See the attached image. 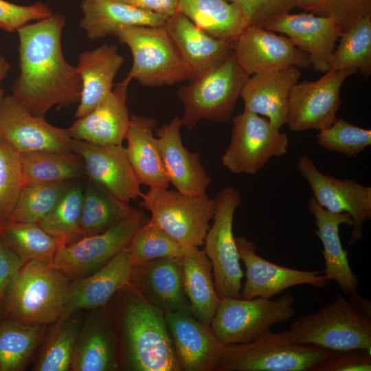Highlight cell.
Returning <instances> with one entry per match:
<instances>
[{
    "instance_id": "7c38bea8",
    "label": "cell",
    "mask_w": 371,
    "mask_h": 371,
    "mask_svg": "<svg viewBox=\"0 0 371 371\" xmlns=\"http://www.w3.org/2000/svg\"><path fill=\"white\" fill-rule=\"evenodd\" d=\"M222 165L234 174L256 175L273 157L286 153L289 140L265 117L244 110L233 118Z\"/></svg>"
},
{
    "instance_id": "484cf974",
    "label": "cell",
    "mask_w": 371,
    "mask_h": 371,
    "mask_svg": "<svg viewBox=\"0 0 371 371\" xmlns=\"http://www.w3.org/2000/svg\"><path fill=\"white\" fill-rule=\"evenodd\" d=\"M300 75L299 68L293 66L249 76L240 96L244 110L266 117L280 129L287 122L289 94Z\"/></svg>"
},
{
    "instance_id": "816d5d0a",
    "label": "cell",
    "mask_w": 371,
    "mask_h": 371,
    "mask_svg": "<svg viewBox=\"0 0 371 371\" xmlns=\"http://www.w3.org/2000/svg\"><path fill=\"white\" fill-rule=\"evenodd\" d=\"M350 294L348 301L353 309L358 313L371 319V302L363 297L356 291Z\"/></svg>"
},
{
    "instance_id": "7a4b0ae2",
    "label": "cell",
    "mask_w": 371,
    "mask_h": 371,
    "mask_svg": "<svg viewBox=\"0 0 371 371\" xmlns=\"http://www.w3.org/2000/svg\"><path fill=\"white\" fill-rule=\"evenodd\" d=\"M120 351L121 370L181 371L164 313L130 284L108 303Z\"/></svg>"
},
{
    "instance_id": "44dd1931",
    "label": "cell",
    "mask_w": 371,
    "mask_h": 371,
    "mask_svg": "<svg viewBox=\"0 0 371 371\" xmlns=\"http://www.w3.org/2000/svg\"><path fill=\"white\" fill-rule=\"evenodd\" d=\"M132 267L127 247L93 273L69 280L60 318L108 304L130 283Z\"/></svg>"
},
{
    "instance_id": "bcb514c9",
    "label": "cell",
    "mask_w": 371,
    "mask_h": 371,
    "mask_svg": "<svg viewBox=\"0 0 371 371\" xmlns=\"http://www.w3.org/2000/svg\"><path fill=\"white\" fill-rule=\"evenodd\" d=\"M244 13L249 25L267 29L282 19L295 8L300 0H227Z\"/></svg>"
},
{
    "instance_id": "8d00e7d4",
    "label": "cell",
    "mask_w": 371,
    "mask_h": 371,
    "mask_svg": "<svg viewBox=\"0 0 371 371\" xmlns=\"http://www.w3.org/2000/svg\"><path fill=\"white\" fill-rule=\"evenodd\" d=\"M83 311L58 318L47 326L34 371H69Z\"/></svg>"
},
{
    "instance_id": "ac0fdd59",
    "label": "cell",
    "mask_w": 371,
    "mask_h": 371,
    "mask_svg": "<svg viewBox=\"0 0 371 371\" xmlns=\"http://www.w3.org/2000/svg\"><path fill=\"white\" fill-rule=\"evenodd\" d=\"M86 311L75 341L69 371L121 370L120 346L108 304Z\"/></svg>"
},
{
    "instance_id": "cb8c5ba5",
    "label": "cell",
    "mask_w": 371,
    "mask_h": 371,
    "mask_svg": "<svg viewBox=\"0 0 371 371\" xmlns=\"http://www.w3.org/2000/svg\"><path fill=\"white\" fill-rule=\"evenodd\" d=\"M178 116L155 129L161 160L170 183L178 192L190 196L206 194L211 178L200 162L198 153L189 151L181 137Z\"/></svg>"
},
{
    "instance_id": "4dcf8cb0",
    "label": "cell",
    "mask_w": 371,
    "mask_h": 371,
    "mask_svg": "<svg viewBox=\"0 0 371 371\" xmlns=\"http://www.w3.org/2000/svg\"><path fill=\"white\" fill-rule=\"evenodd\" d=\"M79 26L91 41L114 35L128 26L164 25L166 17L144 11L117 0H81Z\"/></svg>"
},
{
    "instance_id": "ffe728a7",
    "label": "cell",
    "mask_w": 371,
    "mask_h": 371,
    "mask_svg": "<svg viewBox=\"0 0 371 371\" xmlns=\"http://www.w3.org/2000/svg\"><path fill=\"white\" fill-rule=\"evenodd\" d=\"M72 151L82 160L86 175L120 200L141 197L140 183L122 144L98 146L73 139Z\"/></svg>"
},
{
    "instance_id": "ab89813d",
    "label": "cell",
    "mask_w": 371,
    "mask_h": 371,
    "mask_svg": "<svg viewBox=\"0 0 371 371\" xmlns=\"http://www.w3.org/2000/svg\"><path fill=\"white\" fill-rule=\"evenodd\" d=\"M83 190L70 185L49 213L38 223L58 246L67 245L82 238L80 230Z\"/></svg>"
},
{
    "instance_id": "f907efd6",
    "label": "cell",
    "mask_w": 371,
    "mask_h": 371,
    "mask_svg": "<svg viewBox=\"0 0 371 371\" xmlns=\"http://www.w3.org/2000/svg\"><path fill=\"white\" fill-rule=\"evenodd\" d=\"M137 9L168 18L178 12V0H117Z\"/></svg>"
},
{
    "instance_id": "d6986e66",
    "label": "cell",
    "mask_w": 371,
    "mask_h": 371,
    "mask_svg": "<svg viewBox=\"0 0 371 371\" xmlns=\"http://www.w3.org/2000/svg\"><path fill=\"white\" fill-rule=\"evenodd\" d=\"M234 53L238 64L249 76L293 66L301 69L311 66L309 56L296 47L286 36L277 35L254 25H248L235 40Z\"/></svg>"
},
{
    "instance_id": "f6af8a7d",
    "label": "cell",
    "mask_w": 371,
    "mask_h": 371,
    "mask_svg": "<svg viewBox=\"0 0 371 371\" xmlns=\"http://www.w3.org/2000/svg\"><path fill=\"white\" fill-rule=\"evenodd\" d=\"M298 8L333 19L341 33L361 18L371 15V0H300Z\"/></svg>"
},
{
    "instance_id": "d590c367",
    "label": "cell",
    "mask_w": 371,
    "mask_h": 371,
    "mask_svg": "<svg viewBox=\"0 0 371 371\" xmlns=\"http://www.w3.org/2000/svg\"><path fill=\"white\" fill-rule=\"evenodd\" d=\"M47 328V325H26L1 317L0 371L25 370Z\"/></svg>"
},
{
    "instance_id": "60d3db41",
    "label": "cell",
    "mask_w": 371,
    "mask_h": 371,
    "mask_svg": "<svg viewBox=\"0 0 371 371\" xmlns=\"http://www.w3.org/2000/svg\"><path fill=\"white\" fill-rule=\"evenodd\" d=\"M69 186V182L25 186L8 221L39 223L54 207Z\"/></svg>"
},
{
    "instance_id": "4fadbf2b",
    "label": "cell",
    "mask_w": 371,
    "mask_h": 371,
    "mask_svg": "<svg viewBox=\"0 0 371 371\" xmlns=\"http://www.w3.org/2000/svg\"><path fill=\"white\" fill-rule=\"evenodd\" d=\"M296 166L321 207L333 213H348L351 216L353 224L348 245L361 239L364 224L371 218V187L352 179H338L324 175L306 155L299 157Z\"/></svg>"
},
{
    "instance_id": "d6a6232c",
    "label": "cell",
    "mask_w": 371,
    "mask_h": 371,
    "mask_svg": "<svg viewBox=\"0 0 371 371\" xmlns=\"http://www.w3.org/2000/svg\"><path fill=\"white\" fill-rule=\"evenodd\" d=\"M178 12L209 36L234 41L249 25L242 10L227 0H178Z\"/></svg>"
},
{
    "instance_id": "8fae6325",
    "label": "cell",
    "mask_w": 371,
    "mask_h": 371,
    "mask_svg": "<svg viewBox=\"0 0 371 371\" xmlns=\"http://www.w3.org/2000/svg\"><path fill=\"white\" fill-rule=\"evenodd\" d=\"M136 209L108 230L58 246L51 266L69 280L93 273L127 247L136 231L148 221Z\"/></svg>"
},
{
    "instance_id": "83f0119b",
    "label": "cell",
    "mask_w": 371,
    "mask_h": 371,
    "mask_svg": "<svg viewBox=\"0 0 371 371\" xmlns=\"http://www.w3.org/2000/svg\"><path fill=\"white\" fill-rule=\"evenodd\" d=\"M124 62L115 45L104 43L79 54L76 69L82 81V92L75 113L76 119L91 111L110 93Z\"/></svg>"
},
{
    "instance_id": "3957f363",
    "label": "cell",
    "mask_w": 371,
    "mask_h": 371,
    "mask_svg": "<svg viewBox=\"0 0 371 371\" xmlns=\"http://www.w3.org/2000/svg\"><path fill=\"white\" fill-rule=\"evenodd\" d=\"M69 282L49 265L25 262L7 290L1 317L26 325H49L62 315Z\"/></svg>"
},
{
    "instance_id": "52a82bcc",
    "label": "cell",
    "mask_w": 371,
    "mask_h": 371,
    "mask_svg": "<svg viewBox=\"0 0 371 371\" xmlns=\"http://www.w3.org/2000/svg\"><path fill=\"white\" fill-rule=\"evenodd\" d=\"M288 330L297 344L336 352L371 348V319L356 312L340 295L317 311L301 315Z\"/></svg>"
},
{
    "instance_id": "9a60e30c",
    "label": "cell",
    "mask_w": 371,
    "mask_h": 371,
    "mask_svg": "<svg viewBox=\"0 0 371 371\" xmlns=\"http://www.w3.org/2000/svg\"><path fill=\"white\" fill-rule=\"evenodd\" d=\"M0 137L19 153L73 152V139L67 129L31 114L12 95H5L0 102Z\"/></svg>"
},
{
    "instance_id": "74e56055",
    "label": "cell",
    "mask_w": 371,
    "mask_h": 371,
    "mask_svg": "<svg viewBox=\"0 0 371 371\" xmlns=\"http://www.w3.org/2000/svg\"><path fill=\"white\" fill-rule=\"evenodd\" d=\"M0 238L24 262L38 261L51 265L57 241L38 223L8 221L0 227Z\"/></svg>"
},
{
    "instance_id": "e575fe53",
    "label": "cell",
    "mask_w": 371,
    "mask_h": 371,
    "mask_svg": "<svg viewBox=\"0 0 371 371\" xmlns=\"http://www.w3.org/2000/svg\"><path fill=\"white\" fill-rule=\"evenodd\" d=\"M24 186L60 183L86 175L82 160L74 153L30 151L20 153Z\"/></svg>"
},
{
    "instance_id": "603a6c76",
    "label": "cell",
    "mask_w": 371,
    "mask_h": 371,
    "mask_svg": "<svg viewBox=\"0 0 371 371\" xmlns=\"http://www.w3.org/2000/svg\"><path fill=\"white\" fill-rule=\"evenodd\" d=\"M130 284L164 313L190 310L183 284L181 257L161 258L133 265Z\"/></svg>"
},
{
    "instance_id": "d4e9b609",
    "label": "cell",
    "mask_w": 371,
    "mask_h": 371,
    "mask_svg": "<svg viewBox=\"0 0 371 371\" xmlns=\"http://www.w3.org/2000/svg\"><path fill=\"white\" fill-rule=\"evenodd\" d=\"M267 30L286 36L309 56L314 70L325 73L330 69L335 43L341 34L333 19L311 13L289 14Z\"/></svg>"
},
{
    "instance_id": "8992f818",
    "label": "cell",
    "mask_w": 371,
    "mask_h": 371,
    "mask_svg": "<svg viewBox=\"0 0 371 371\" xmlns=\"http://www.w3.org/2000/svg\"><path fill=\"white\" fill-rule=\"evenodd\" d=\"M336 353L291 340L289 330H271L245 344L226 346L216 371H311Z\"/></svg>"
},
{
    "instance_id": "5b68a950",
    "label": "cell",
    "mask_w": 371,
    "mask_h": 371,
    "mask_svg": "<svg viewBox=\"0 0 371 371\" xmlns=\"http://www.w3.org/2000/svg\"><path fill=\"white\" fill-rule=\"evenodd\" d=\"M115 36L131 52L133 65L126 75L131 80L156 87L192 79V71L165 25L124 27Z\"/></svg>"
},
{
    "instance_id": "277c9868",
    "label": "cell",
    "mask_w": 371,
    "mask_h": 371,
    "mask_svg": "<svg viewBox=\"0 0 371 371\" xmlns=\"http://www.w3.org/2000/svg\"><path fill=\"white\" fill-rule=\"evenodd\" d=\"M249 77L233 52L218 66L189 80L177 93L183 105L181 126L192 130L203 120L228 122Z\"/></svg>"
},
{
    "instance_id": "9c48e42d",
    "label": "cell",
    "mask_w": 371,
    "mask_h": 371,
    "mask_svg": "<svg viewBox=\"0 0 371 371\" xmlns=\"http://www.w3.org/2000/svg\"><path fill=\"white\" fill-rule=\"evenodd\" d=\"M295 298L284 294L276 300L263 297L221 299L210 326L226 346L251 341L274 324L295 315Z\"/></svg>"
},
{
    "instance_id": "f35d334b",
    "label": "cell",
    "mask_w": 371,
    "mask_h": 371,
    "mask_svg": "<svg viewBox=\"0 0 371 371\" xmlns=\"http://www.w3.org/2000/svg\"><path fill=\"white\" fill-rule=\"evenodd\" d=\"M331 69H355L368 79L371 74V15L366 16L340 34Z\"/></svg>"
},
{
    "instance_id": "7dc6e473",
    "label": "cell",
    "mask_w": 371,
    "mask_h": 371,
    "mask_svg": "<svg viewBox=\"0 0 371 371\" xmlns=\"http://www.w3.org/2000/svg\"><path fill=\"white\" fill-rule=\"evenodd\" d=\"M52 9L42 2L29 5H21L5 0H0V29L17 32L32 21H39L50 16Z\"/></svg>"
},
{
    "instance_id": "7bdbcfd3",
    "label": "cell",
    "mask_w": 371,
    "mask_h": 371,
    "mask_svg": "<svg viewBox=\"0 0 371 371\" xmlns=\"http://www.w3.org/2000/svg\"><path fill=\"white\" fill-rule=\"evenodd\" d=\"M23 187L20 153L0 137V227L8 221Z\"/></svg>"
},
{
    "instance_id": "e0dca14e",
    "label": "cell",
    "mask_w": 371,
    "mask_h": 371,
    "mask_svg": "<svg viewBox=\"0 0 371 371\" xmlns=\"http://www.w3.org/2000/svg\"><path fill=\"white\" fill-rule=\"evenodd\" d=\"M181 371H216L226 345L188 309L164 313Z\"/></svg>"
},
{
    "instance_id": "1f68e13d",
    "label": "cell",
    "mask_w": 371,
    "mask_h": 371,
    "mask_svg": "<svg viewBox=\"0 0 371 371\" xmlns=\"http://www.w3.org/2000/svg\"><path fill=\"white\" fill-rule=\"evenodd\" d=\"M183 284L191 313L210 325L221 302L212 274V262L204 250L192 247L181 257Z\"/></svg>"
},
{
    "instance_id": "7402d4cb",
    "label": "cell",
    "mask_w": 371,
    "mask_h": 371,
    "mask_svg": "<svg viewBox=\"0 0 371 371\" xmlns=\"http://www.w3.org/2000/svg\"><path fill=\"white\" fill-rule=\"evenodd\" d=\"M131 81L126 76L115 84L95 108L76 119L67 128L70 137L98 146L122 144L130 122L126 100Z\"/></svg>"
},
{
    "instance_id": "6da1fadb",
    "label": "cell",
    "mask_w": 371,
    "mask_h": 371,
    "mask_svg": "<svg viewBox=\"0 0 371 371\" xmlns=\"http://www.w3.org/2000/svg\"><path fill=\"white\" fill-rule=\"evenodd\" d=\"M60 14L28 23L17 30L20 74L12 95L31 114L45 117L54 106L79 102L82 81L76 67L65 58Z\"/></svg>"
},
{
    "instance_id": "f1b7e54d",
    "label": "cell",
    "mask_w": 371,
    "mask_h": 371,
    "mask_svg": "<svg viewBox=\"0 0 371 371\" xmlns=\"http://www.w3.org/2000/svg\"><path fill=\"white\" fill-rule=\"evenodd\" d=\"M308 210L315 219L317 230L314 234L323 245L325 262L324 274L336 282L344 293H351L359 287V279L350 267L348 251L343 248L339 235V227L345 223L352 227L353 221L348 213H333L321 207L313 197Z\"/></svg>"
},
{
    "instance_id": "2e32d148",
    "label": "cell",
    "mask_w": 371,
    "mask_h": 371,
    "mask_svg": "<svg viewBox=\"0 0 371 371\" xmlns=\"http://www.w3.org/2000/svg\"><path fill=\"white\" fill-rule=\"evenodd\" d=\"M236 242L246 269L240 291L243 299H271L290 287L302 284L324 287L330 282L321 271L291 269L265 260L256 254L255 245L245 237H236Z\"/></svg>"
},
{
    "instance_id": "f546056e",
    "label": "cell",
    "mask_w": 371,
    "mask_h": 371,
    "mask_svg": "<svg viewBox=\"0 0 371 371\" xmlns=\"http://www.w3.org/2000/svg\"><path fill=\"white\" fill-rule=\"evenodd\" d=\"M158 124L155 117L130 115L129 126L125 136L126 148L131 165L140 183L150 188H168L166 176L155 129Z\"/></svg>"
},
{
    "instance_id": "ba28073f",
    "label": "cell",
    "mask_w": 371,
    "mask_h": 371,
    "mask_svg": "<svg viewBox=\"0 0 371 371\" xmlns=\"http://www.w3.org/2000/svg\"><path fill=\"white\" fill-rule=\"evenodd\" d=\"M139 207L150 213L149 221L185 248L204 244L215 203L207 194L190 196L168 188H150Z\"/></svg>"
},
{
    "instance_id": "b9f144b4",
    "label": "cell",
    "mask_w": 371,
    "mask_h": 371,
    "mask_svg": "<svg viewBox=\"0 0 371 371\" xmlns=\"http://www.w3.org/2000/svg\"><path fill=\"white\" fill-rule=\"evenodd\" d=\"M128 249L134 265L161 258L182 257L190 248L182 247L148 220L134 234Z\"/></svg>"
},
{
    "instance_id": "db71d44e",
    "label": "cell",
    "mask_w": 371,
    "mask_h": 371,
    "mask_svg": "<svg viewBox=\"0 0 371 371\" xmlns=\"http://www.w3.org/2000/svg\"><path fill=\"white\" fill-rule=\"evenodd\" d=\"M1 317L0 316V318H1Z\"/></svg>"
},
{
    "instance_id": "4316f807",
    "label": "cell",
    "mask_w": 371,
    "mask_h": 371,
    "mask_svg": "<svg viewBox=\"0 0 371 371\" xmlns=\"http://www.w3.org/2000/svg\"><path fill=\"white\" fill-rule=\"evenodd\" d=\"M164 25L190 67L192 79L218 66L234 52L235 41L209 36L181 12L167 18Z\"/></svg>"
},
{
    "instance_id": "681fc988",
    "label": "cell",
    "mask_w": 371,
    "mask_h": 371,
    "mask_svg": "<svg viewBox=\"0 0 371 371\" xmlns=\"http://www.w3.org/2000/svg\"><path fill=\"white\" fill-rule=\"evenodd\" d=\"M22 261L0 238V316L7 290L20 269Z\"/></svg>"
},
{
    "instance_id": "f5cc1de1",
    "label": "cell",
    "mask_w": 371,
    "mask_h": 371,
    "mask_svg": "<svg viewBox=\"0 0 371 371\" xmlns=\"http://www.w3.org/2000/svg\"><path fill=\"white\" fill-rule=\"evenodd\" d=\"M10 67V64L8 60L3 55H0V82L7 76ZM4 96V91L0 86V102Z\"/></svg>"
},
{
    "instance_id": "ee69618b",
    "label": "cell",
    "mask_w": 371,
    "mask_h": 371,
    "mask_svg": "<svg viewBox=\"0 0 371 371\" xmlns=\"http://www.w3.org/2000/svg\"><path fill=\"white\" fill-rule=\"evenodd\" d=\"M316 142L328 150L355 157L371 144V130L337 119L329 127L319 130Z\"/></svg>"
},
{
    "instance_id": "c3c4849f",
    "label": "cell",
    "mask_w": 371,
    "mask_h": 371,
    "mask_svg": "<svg viewBox=\"0 0 371 371\" xmlns=\"http://www.w3.org/2000/svg\"><path fill=\"white\" fill-rule=\"evenodd\" d=\"M371 348H354L337 351L317 363L311 371H370Z\"/></svg>"
},
{
    "instance_id": "5bb4252c",
    "label": "cell",
    "mask_w": 371,
    "mask_h": 371,
    "mask_svg": "<svg viewBox=\"0 0 371 371\" xmlns=\"http://www.w3.org/2000/svg\"><path fill=\"white\" fill-rule=\"evenodd\" d=\"M355 69H330L313 82L295 85L289 94L286 124L291 131L321 130L331 126L341 104V88Z\"/></svg>"
},
{
    "instance_id": "30bf717a",
    "label": "cell",
    "mask_w": 371,
    "mask_h": 371,
    "mask_svg": "<svg viewBox=\"0 0 371 371\" xmlns=\"http://www.w3.org/2000/svg\"><path fill=\"white\" fill-rule=\"evenodd\" d=\"M214 200V222L206 234L203 250L212 262L214 286L219 298H239L243 271L233 234V221L242 203V196L235 188L225 186Z\"/></svg>"
},
{
    "instance_id": "836d02e7",
    "label": "cell",
    "mask_w": 371,
    "mask_h": 371,
    "mask_svg": "<svg viewBox=\"0 0 371 371\" xmlns=\"http://www.w3.org/2000/svg\"><path fill=\"white\" fill-rule=\"evenodd\" d=\"M136 210L90 181L83 190L80 222L82 238L102 233Z\"/></svg>"
}]
</instances>
